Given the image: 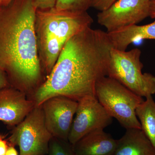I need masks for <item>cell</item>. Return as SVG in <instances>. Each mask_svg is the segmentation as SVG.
Listing matches in <instances>:
<instances>
[{"instance_id":"obj_1","label":"cell","mask_w":155,"mask_h":155,"mask_svg":"<svg viewBox=\"0 0 155 155\" xmlns=\"http://www.w3.org/2000/svg\"><path fill=\"white\" fill-rule=\"evenodd\" d=\"M113 48L107 32L85 27L67 41L51 72L29 99L38 106L56 96L77 101L95 96L97 82L107 76Z\"/></svg>"},{"instance_id":"obj_2","label":"cell","mask_w":155,"mask_h":155,"mask_svg":"<svg viewBox=\"0 0 155 155\" xmlns=\"http://www.w3.org/2000/svg\"><path fill=\"white\" fill-rule=\"evenodd\" d=\"M36 11L32 0H13L0 12V68L28 98L46 78L38 51Z\"/></svg>"},{"instance_id":"obj_3","label":"cell","mask_w":155,"mask_h":155,"mask_svg":"<svg viewBox=\"0 0 155 155\" xmlns=\"http://www.w3.org/2000/svg\"><path fill=\"white\" fill-rule=\"evenodd\" d=\"M93 19L87 12L74 13L54 8L37 10L35 31L39 58L48 76L67 41Z\"/></svg>"},{"instance_id":"obj_4","label":"cell","mask_w":155,"mask_h":155,"mask_svg":"<svg viewBox=\"0 0 155 155\" xmlns=\"http://www.w3.org/2000/svg\"><path fill=\"white\" fill-rule=\"evenodd\" d=\"M95 96L109 115L122 127L126 129H141L136 110L144 101L142 97L107 76L97 82Z\"/></svg>"},{"instance_id":"obj_5","label":"cell","mask_w":155,"mask_h":155,"mask_svg":"<svg viewBox=\"0 0 155 155\" xmlns=\"http://www.w3.org/2000/svg\"><path fill=\"white\" fill-rule=\"evenodd\" d=\"M141 51L138 48L129 51L112 48L107 67V76L141 97L155 94V76L143 73V65L140 61Z\"/></svg>"},{"instance_id":"obj_6","label":"cell","mask_w":155,"mask_h":155,"mask_svg":"<svg viewBox=\"0 0 155 155\" xmlns=\"http://www.w3.org/2000/svg\"><path fill=\"white\" fill-rule=\"evenodd\" d=\"M52 136L48 130L41 105L35 106L11 130L10 145L17 146L19 155H48Z\"/></svg>"},{"instance_id":"obj_7","label":"cell","mask_w":155,"mask_h":155,"mask_svg":"<svg viewBox=\"0 0 155 155\" xmlns=\"http://www.w3.org/2000/svg\"><path fill=\"white\" fill-rule=\"evenodd\" d=\"M78 102L77 110L68 139L72 145L87 134L104 130L113 122V118L95 96L84 97Z\"/></svg>"},{"instance_id":"obj_8","label":"cell","mask_w":155,"mask_h":155,"mask_svg":"<svg viewBox=\"0 0 155 155\" xmlns=\"http://www.w3.org/2000/svg\"><path fill=\"white\" fill-rule=\"evenodd\" d=\"M150 0H117L97 15V22L107 33L137 25L150 17Z\"/></svg>"},{"instance_id":"obj_9","label":"cell","mask_w":155,"mask_h":155,"mask_svg":"<svg viewBox=\"0 0 155 155\" xmlns=\"http://www.w3.org/2000/svg\"><path fill=\"white\" fill-rule=\"evenodd\" d=\"M41 105L46 125L53 137L68 141L78 102L59 95L48 99Z\"/></svg>"},{"instance_id":"obj_10","label":"cell","mask_w":155,"mask_h":155,"mask_svg":"<svg viewBox=\"0 0 155 155\" xmlns=\"http://www.w3.org/2000/svg\"><path fill=\"white\" fill-rule=\"evenodd\" d=\"M27 95L10 86L0 90V121L14 127L25 119L35 107Z\"/></svg>"},{"instance_id":"obj_11","label":"cell","mask_w":155,"mask_h":155,"mask_svg":"<svg viewBox=\"0 0 155 155\" xmlns=\"http://www.w3.org/2000/svg\"><path fill=\"white\" fill-rule=\"evenodd\" d=\"M117 143L110 134L97 130L84 136L73 147L76 155H114Z\"/></svg>"},{"instance_id":"obj_12","label":"cell","mask_w":155,"mask_h":155,"mask_svg":"<svg viewBox=\"0 0 155 155\" xmlns=\"http://www.w3.org/2000/svg\"><path fill=\"white\" fill-rule=\"evenodd\" d=\"M114 155H155V150L141 129L130 128L117 140Z\"/></svg>"},{"instance_id":"obj_13","label":"cell","mask_w":155,"mask_h":155,"mask_svg":"<svg viewBox=\"0 0 155 155\" xmlns=\"http://www.w3.org/2000/svg\"><path fill=\"white\" fill-rule=\"evenodd\" d=\"M107 34L113 48L125 51L128 46L134 42L143 39L155 40V21L146 25H130Z\"/></svg>"},{"instance_id":"obj_14","label":"cell","mask_w":155,"mask_h":155,"mask_svg":"<svg viewBox=\"0 0 155 155\" xmlns=\"http://www.w3.org/2000/svg\"><path fill=\"white\" fill-rule=\"evenodd\" d=\"M136 114L141 129L155 150V102L152 96L146 97L137 108Z\"/></svg>"},{"instance_id":"obj_15","label":"cell","mask_w":155,"mask_h":155,"mask_svg":"<svg viewBox=\"0 0 155 155\" xmlns=\"http://www.w3.org/2000/svg\"><path fill=\"white\" fill-rule=\"evenodd\" d=\"M93 0H58L55 8L74 13L87 12Z\"/></svg>"},{"instance_id":"obj_16","label":"cell","mask_w":155,"mask_h":155,"mask_svg":"<svg viewBox=\"0 0 155 155\" xmlns=\"http://www.w3.org/2000/svg\"><path fill=\"white\" fill-rule=\"evenodd\" d=\"M48 155H76L73 145L68 141L52 137L50 140Z\"/></svg>"},{"instance_id":"obj_17","label":"cell","mask_w":155,"mask_h":155,"mask_svg":"<svg viewBox=\"0 0 155 155\" xmlns=\"http://www.w3.org/2000/svg\"><path fill=\"white\" fill-rule=\"evenodd\" d=\"M58 0H32V4L37 10H45L54 8Z\"/></svg>"},{"instance_id":"obj_18","label":"cell","mask_w":155,"mask_h":155,"mask_svg":"<svg viewBox=\"0 0 155 155\" xmlns=\"http://www.w3.org/2000/svg\"><path fill=\"white\" fill-rule=\"evenodd\" d=\"M117 0H93L91 7L100 11H104Z\"/></svg>"},{"instance_id":"obj_19","label":"cell","mask_w":155,"mask_h":155,"mask_svg":"<svg viewBox=\"0 0 155 155\" xmlns=\"http://www.w3.org/2000/svg\"><path fill=\"white\" fill-rule=\"evenodd\" d=\"M10 146L8 140H6L4 136L0 134V155H6Z\"/></svg>"},{"instance_id":"obj_20","label":"cell","mask_w":155,"mask_h":155,"mask_svg":"<svg viewBox=\"0 0 155 155\" xmlns=\"http://www.w3.org/2000/svg\"><path fill=\"white\" fill-rule=\"evenodd\" d=\"M11 86L8 78L5 71L0 68V90Z\"/></svg>"},{"instance_id":"obj_21","label":"cell","mask_w":155,"mask_h":155,"mask_svg":"<svg viewBox=\"0 0 155 155\" xmlns=\"http://www.w3.org/2000/svg\"><path fill=\"white\" fill-rule=\"evenodd\" d=\"M150 17L152 19L155 18V0L150 1Z\"/></svg>"},{"instance_id":"obj_22","label":"cell","mask_w":155,"mask_h":155,"mask_svg":"<svg viewBox=\"0 0 155 155\" xmlns=\"http://www.w3.org/2000/svg\"><path fill=\"white\" fill-rule=\"evenodd\" d=\"M6 155H18V153L14 146L10 145L7 150Z\"/></svg>"},{"instance_id":"obj_23","label":"cell","mask_w":155,"mask_h":155,"mask_svg":"<svg viewBox=\"0 0 155 155\" xmlns=\"http://www.w3.org/2000/svg\"><path fill=\"white\" fill-rule=\"evenodd\" d=\"M13 1V0H0V4L2 7H6L8 5Z\"/></svg>"},{"instance_id":"obj_24","label":"cell","mask_w":155,"mask_h":155,"mask_svg":"<svg viewBox=\"0 0 155 155\" xmlns=\"http://www.w3.org/2000/svg\"><path fill=\"white\" fill-rule=\"evenodd\" d=\"M2 5H1V4H0V12H1V10H2Z\"/></svg>"},{"instance_id":"obj_25","label":"cell","mask_w":155,"mask_h":155,"mask_svg":"<svg viewBox=\"0 0 155 155\" xmlns=\"http://www.w3.org/2000/svg\"></svg>"}]
</instances>
